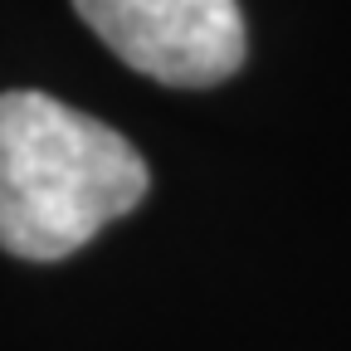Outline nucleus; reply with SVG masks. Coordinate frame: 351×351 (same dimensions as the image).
Listing matches in <instances>:
<instances>
[{
    "instance_id": "nucleus-2",
    "label": "nucleus",
    "mask_w": 351,
    "mask_h": 351,
    "mask_svg": "<svg viewBox=\"0 0 351 351\" xmlns=\"http://www.w3.org/2000/svg\"><path fill=\"white\" fill-rule=\"evenodd\" d=\"M108 49L156 83L210 88L244 64L239 0H73Z\"/></svg>"
},
{
    "instance_id": "nucleus-1",
    "label": "nucleus",
    "mask_w": 351,
    "mask_h": 351,
    "mask_svg": "<svg viewBox=\"0 0 351 351\" xmlns=\"http://www.w3.org/2000/svg\"><path fill=\"white\" fill-rule=\"evenodd\" d=\"M147 186V161L108 122L49 93H0V249L15 258H69Z\"/></svg>"
}]
</instances>
